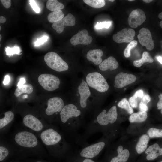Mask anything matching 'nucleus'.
<instances>
[{
    "mask_svg": "<svg viewBox=\"0 0 162 162\" xmlns=\"http://www.w3.org/2000/svg\"><path fill=\"white\" fill-rule=\"evenodd\" d=\"M15 159L21 161L30 157L41 158L47 156L42 142L34 132L24 128L14 131L8 140Z\"/></svg>",
    "mask_w": 162,
    "mask_h": 162,
    "instance_id": "f257e3e1",
    "label": "nucleus"
},
{
    "mask_svg": "<svg viewBox=\"0 0 162 162\" xmlns=\"http://www.w3.org/2000/svg\"><path fill=\"white\" fill-rule=\"evenodd\" d=\"M35 134L50 155L58 158L64 154L66 146L63 137L52 125Z\"/></svg>",
    "mask_w": 162,
    "mask_h": 162,
    "instance_id": "f03ea898",
    "label": "nucleus"
},
{
    "mask_svg": "<svg viewBox=\"0 0 162 162\" xmlns=\"http://www.w3.org/2000/svg\"><path fill=\"white\" fill-rule=\"evenodd\" d=\"M88 85L100 92L107 91L109 85L104 77L100 73L94 72L88 74L86 77Z\"/></svg>",
    "mask_w": 162,
    "mask_h": 162,
    "instance_id": "7ed1b4c3",
    "label": "nucleus"
},
{
    "mask_svg": "<svg viewBox=\"0 0 162 162\" xmlns=\"http://www.w3.org/2000/svg\"><path fill=\"white\" fill-rule=\"evenodd\" d=\"M44 60L49 67L56 71H65L68 69V64L55 52L47 53L44 56Z\"/></svg>",
    "mask_w": 162,
    "mask_h": 162,
    "instance_id": "20e7f679",
    "label": "nucleus"
},
{
    "mask_svg": "<svg viewBox=\"0 0 162 162\" xmlns=\"http://www.w3.org/2000/svg\"><path fill=\"white\" fill-rule=\"evenodd\" d=\"M63 100L59 97H55L50 98L47 101V106L44 110L46 122L50 124L51 117L57 112H60L64 106Z\"/></svg>",
    "mask_w": 162,
    "mask_h": 162,
    "instance_id": "39448f33",
    "label": "nucleus"
},
{
    "mask_svg": "<svg viewBox=\"0 0 162 162\" xmlns=\"http://www.w3.org/2000/svg\"><path fill=\"white\" fill-rule=\"evenodd\" d=\"M40 85L45 90L53 91L59 88L60 80L57 77L50 74H42L38 78Z\"/></svg>",
    "mask_w": 162,
    "mask_h": 162,
    "instance_id": "423d86ee",
    "label": "nucleus"
},
{
    "mask_svg": "<svg viewBox=\"0 0 162 162\" xmlns=\"http://www.w3.org/2000/svg\"><path fill=\"white\" fill-rule=\"evenodd\" d=\"M80 114V111L75 105L68 104L64 106L60 112L61 122L63 125H65L70 118L79 116Z\"/></svg>",
    "mask_w": 162,
    "mask_h": 162,
    "instance_id": "0eeeda50",
    "label": "nucleus"
},
{
    "mask_svg": "<svg viewBox=\"0 0 162 162\" xmlns=\"http://www.w3.org/2000/svg\"><path fill=\"white\" fill-rule=\"evenodd\" d=\"M14 158V152L8 140L0 135V162H5L10 158Z\"/></svg>",
    "mask_w": 162,
    "mask_h": 162,
    "instance_id": "6e6552de",
    "label": "nucleus"
},
{
    "mask_svg": "<svg viewBox=\"0 0 162 162\" xmlns=\"http://www.w3.org/2000/svg\"><path fill=\"white\" fill-rule=\"evenodd\" d=\"M105 145L103 142H99L92 144L83 149L80 152L81 157L89 159L97 156L103 149Z\"/></svg>",
    "mask_w": 162,
    "mask_h": 162,
    "instance_id": "1a4fd4ad",
    "label": "nucleus"
},
{
    "mask_svg": "<svg viewBox=\"0 0 162 162\" xmlns=\"http://www.w3.org/2000/svg\"><path fill=\"white\" fill-rule=\"evenodd\" d=\"M135 31L131 28H124L114 34L112 38L115 42L121 43L130 42L134 39Z\"/></svg>",
    "mask_w": 162,
    "mask_h": 162,
    "instance_id": "9d476101",
    "label": "nucleus"
},
{
    "mask_svg": "<svg viewBox=\"0 0 162 162\" xmlns=\"http://www.w3.org/2000/svg\"><path fill=\"white\" fill-rule=\"evenodd\" d=\"M146 19L144 12L140 9L137 8L131 12L128 19V22L130 27L135 28L142 24Z\"/></svg>",
    "mask_w": 162,
    "mask_h": 162,
    "instance_id": "9b49d317",
    "label": "nucleus"
},
{
    "mask_svg": "<svg viewBox=\"0 0 162 162\" xmlns=\"http://www.w3.org/2000/svg\"><path fill=\"white\" fill-rule=\"evenodd\" d=\"M137 38L140 43L145 46L148 50L151 51L154 49V45L149 29L145 28H141L139 31Z\"/></svg>",
    "mask_w": 162,
    "mask_h": 162,
    "instance_id": "f8f14e48",
    "label": "nucleus"
},
{
    "mask_svg": "<svg viewBox=\"0 0 162 162\" xmlns=\"http://www.w3.org/2000/svg\"><path fill=\"white\" fill-rule=\"evenodd\" d=\"M115 79L114 87L121 88L134 82L136 78L133 74L121 72L116 76Z\"/></svg>",
    "mask_w": 162,
    "mask_h": 162,
    "instance_id": "ddd939ff",
    "label": "nucleus"
},
{
    "mask_svg": "<svg viewBox=\"0 0 162 162\" xmlns=\"http://www.w3.org/2000/svg\"><path fill=\"white\" fill-rule=\"evenodd\" d=\"M76 19L75 16L70 13L68 14L65 16L60 20L53 23L52 25L53 28L59 34L63 31L64 26H73L75 24Z\"/></svg>",
    "mask_w": 162,
    "mask_h": 162,
    "instance_id": "4468645a",
    "label": "nucleus"
},
{
    "mask_svg": "<svg viewBox=\"0 0 162 162\" xmlns=\"http://www.w3.org/2000/svg\"><path fill=\"white\" fill-rule=\"evenodd\" d=\"M93 39L89 36L88 31L83 29L74 35L70 39L71 44L74 46L79 44H89L92 42Z\"/></svg>",
    "mask_w": 162,
    "mask_h": 162,
    "instance_id": "2eb2a0df",
    "label": "nucleus"
},
{
    "mask_svg": "<svg viewBox=\"0 0 162 162\" xmlns=\"http://www.w3.org/2000/svg\"><path fill=\"white\" fill-rule=\"evenodd\" d=\"M3 117L0 118V134L4 135L7 134L11 127L14 118V112L8 110L5 112Z\"/></svg>",
    "mask_w": 162,
    "mask_h": 162,
    "instance_id": "dca6fc26",
    "label": "nucleus"
},
{
    "mask_svg": "<svg viewBox=\"0 0 162 162\" xmlns=\"http://www.w3.org/2000/svg\"><path fill=\"white\" fill-rule=\"evenodd\" d=\"M78 91L80 94V103L81 106L83 108L87 106V100L90 96L91 93L88 85L84 80L82 81L78 88Z\"/></svg>",
    "mask_w": 162,
    "mask_h": 162,
    "instance_id": "f3484780",
    "label": "nucleus"
},
{
    "mask_svg": "<svg viewBox=\"0 0 162 162\" xmlns=\"http://www.w3.org/2000/svg\"><path fill=\"white\" fill-rule=\"evenodd\" d=\"M146 160H152L158 157L162 156V148H160L157 143H155L150 146L145 151Z\"/></svg>",
    "mask_w": 162,
    "mask_h": 162,
    "instance_id": "a211bd4d",
    "label": "nucleus"
},
{
    "mask_svg": "<svg viewBox=\"0 0 162 162\" xmlns=\"http://www.w3.org/2000/svg\"><path fill=\"white\" fill-rule=\"evenodd\" d=\"M118 154L112 157L110 162H127L130 156V152L127 149H123V146H119L117 149Z\"/></svg>",
    "mask_w": 162,
    "mask_h": 162,
    "instance_id": "6ab92c4d",
    "label": "nucleus"
},
{
    "mask_svg": "<svg viewBox=\"0 0 162 162\" xmlns=\"http://www.w3.org/2000/svg\"><path fill=\"white\" fill-rule=\"evenodd\" d=\"M103 54V52L100 49L91 50L88 52L86 57L88 60L93 62L94 64L100 65L102 62L101 57Z\"/></svg>",
    "mask_w": 162,
    "mask_h": 162,
    "instance_id": "aec40b11",
    "label": "nucleus"
},
{
    "mask_svg": "<svg viewBox=\"0 0 162 162\" xmlns=\"http://www.w3.org/2000/svg\"><path fill=\"white\" fill-rule=\"evenodd\" d=\"M118 66V64L116 59L113 57L110 56L102 62L99 67L101 70L104 71L108 69L111 71L116 69Z\"/></svg>",
    "mask_w": 162,
    "mask_h": 162,
    "instance_id": "412c9836",
    "label": "nucleus"
},
{
    "mask_svg": "<svg viewBox=\"0 0 162 162\" xmlns=\"http://www.w3.org/2000/svg\"><path fill=\"white\" fill-rule=\"evenodd\" d=\"M149 140L148 135L144 134L140 138L136 146V150L138 154H141L146 149Z\"/></svg>",
    "mask_w": 162,
    "mask_h": 162,
    "instance_id": "4be33fe9",
    "label": "nucleus"
},
{
    "mask_svg": "<svg viewBox=\"0 0 162 162\" xmlns=\"http://www.w3.org/2000/svg\"><path fill=\"white\" fill-rule=\"evenodd\" d=\"M147 118V113L146 111H140L132 114L129 117L131 123L141 122L145 121Z\"/></svg>",
    "mask_w": 162,
    "mask_h": 162,
    "instance_id": "5701e85b",
    "label": "nucleus"
},
{
    "mask_svg": "<svg viewBox=\"0 0 162 162\" xmlns=\"http://www.w3.org/2000/svg\"><path fill=\"white\" fill-rule=\"evenodd\" d=\"M153 62L154 60L149 53L147 51H145L142 54V58L140 60L134 61L133 62V64L134 66L139 68L145 63H151Z\"/></svg>",
    "mask_w": 162,
    "mask_h": 162,
    "instance_id": "b1692460",
    "label": "nucleus"
},
{
    "mask_svg": "<svg viewBox=\"0 0 162 162\" xmlns=\"http://www.w3.org/2000/svg\"><path fill=\"white\" fill-rule=\"evenodd\" d=\"M46 8L51 11H55L62 9L64 6L56 0H49L46 3Z\"/></svg>",
    "mask_w": 162,
    "mask_h": 162,
    "instance_id": "393cba45",
    "label": "nucleus"
},
{
    "mask_svg": "<svg viewBox=\"0 0 162 162\" xmlns=\"http://www.w3.org/2000/svg\"><path fill=\"white\" fill-rule=\"evenodd\" d=\"M64 15L61 10L52 11L48 14L47 19L48 21L51 23H54L58 22L64 17Z\"/></svg>",
    "mask_w": 162,
    "mask_h": 162,
    "instance_id": "a878e982",
    "label": "nucleus"
},
{
    "mask_svg": "<svg viewBox=\"0 0 162 162\" xmlns=\"http://www.w3.org/2000/svg\"><path fill=\"white\" fill-rule=\"evenodd\" d=\"M33 90V86L31 84H25L16 89L14 95L16 97H18L23 93L31 94Z\"/></svg>",
    "mask_w": 162,
    "mask_h": 162,
    "instance_id": "bb28decb",
    "label": "nucleus"
},
{
    "mask_svg": "<svg viewBox=\"0 0 162 162\" xmlns=\"http://www.w3.org/2000/svg\"><path fill=\"white\" fill-rule=\"evenodd\" d=\"M106 112V110H104L97 117V121L101 125H106L109 123V118Z\"/></svg>",
    "mask_w": 162,
    "mask_h": 162,
    "instance_id": "cd10ccee",
    "label": "nucleus"
},
{
    "mask_svg": "<svg viewBox=\"0 0 162 162\" xmlns=\"http://www.w3.org/2000/svg\"><path fill=\"white\" fill-rule=\"evenodd\" d=\"M83 2L87 5L95 8H101L105 5V2L104 0H84Z\"/></svg>",
    "mask_w": 162,
    "mask_h": 162,
    "instance_id": "c85d7f7f",
    "label": "nucleus"
},
{
    "mask_svg": "<svg viewBox=\"0 0 162 162\" xmlns=\"http://www.w3.org/2000/svg\"><path fill=\"white\" fill-rule=\"evenodd\" d=\"M109 118V123L112 124L117 120L118 114L116 106L112 107L106 113Z\"/></svg>",
    "mask_w": 162,
    "mask_h": 162,
    "instance_id": "c756f323",
    "label": "nucleus"
},
{
    "mask_svg": "<svg viewBox=\"0 0 162 162\" xmlns=\"http://www.w3.org/2000/svg\"><path fill=\"white\" fill-rule=\"evenodd\" d=\"M118 107L126 110L130 114H132L134 110L130 106L129 102L126 98H124L120 100L118 104Z\"/></svg>",
    "mask_w": 162,
    "mask_h": 162,
    "instance_id": "7c9ffc66",
    "label": "nucleus"
},
{
    "mask_svg": "<svg viewBox=\"0 0 162 162\" xmlns=\"http://www.w3.org/2000/svg\"><path fill=\"white\" fill-rule=\"evenodd\" d=\"M147 133L151 138L162 137V129L151 128L148 130Z\"/></svg>",
    "mask_w": 162,
    "mask_h": 162,
    "instance_id": "2f4dec72",
    "label": "nucleus"
},
{
    "mask_svg": "<svg viewBox=\"0 0 162 162\" xmlns=\"http://www.w3.org/2000/svg\"><path fill=\"white\" fill-rule=\"evenodd\" d=\"M5 50L6 55L8 56L9 57L15 54H20L21 52L20 47L16 46L12 47H5Z\"/></svg>",
    "mask_w": 162,
    "mask_h": 162,
    "instance_id": "473e14b6",
    "label": "nucleus"
},
{
    "mask_svg": "<svg viewBox=\"0 0 162 162\" xmlns=\"http://www.w3.org/2000/svg\"><path fill=\"white\" fill-rule=\"evenodd\" d=\"M137 42L136 40H133L130 43L124 51V55L126 57H129L130 56V51L131 49L135 47L137 45Z\"/></svg>",
    "mask_w": 162,
    "mask_h": 162,
    "instance_id": "72a5a7b5",
    "label": "nucleus"
},
{
    "mask_svg": "<svg viewBox=\"0 0 162 162\" xmlns=\"http://www.w3.org/2000/svg\"><path fill=\"white\" fill-rule=\"evenodd\" d=\"M111 24V22L110 21H105L102 22H98L95 26V28L97 29H101L104 28H107L110 27Z\"/></svg>",
    "mask_w": 162,
    "mask_h": 162,
    "instance_id": "f704fd0d",
    "label": "nucleus"
},
{
    "mask_svg": "<svg viewBox=\"0 0 162 162\" xmlns=\"http://www.w3.org/2000/svg\"><path fill=\"white\" fill-rule=\"evenodd\" d=\"M129 103L131 106L134 108H136L138 106V99L134 96L130 97L129 99Z\"/></svg>",
    "mask_w": 162,
    "mask_h": 162,
    "instance_id": "c9c22d12",
    "label": "nucleus"
},
{
    "mask_svg": "<svg viewBox=\"0 0 162 162\" xmlns=\"http://www.w3.org/2000/svg\"><path fill=\"white\" fill-rule=\"evenodd\" d=\"M48 38V37L46 36H44L41 38L38 39L34 43V46H39L43 44L46 41Z\"/></svg>",
    "mask_w": 162,
    "mask_h": 162,
    "instance_id": "e433bc0d",
    "label": "nucleus"
},
{
    "mask_svg": "<svg viewBox=\"0 0 162 162\" xmlns=\"http://www.w3.org/2000/svg\"><path fill=\"white\" fill-rule=\"evenodd\" d=\"M150 100L151 98L150 96L148 94H146L141 99L139 104L147 106V104L150 101Z\"/></svg>",
    "mask_w": 162,
    "mask_h": 162,
    "instance_id": "4c0bfd02",
    "label": "nucleus"
},
{
    "mask_svg": "<svg viewBox=\"0 0 162 162\" xmlns=\"http://www.w3.org/2000/svg\"><path fill=\"white\" fill-rule=\"evenodd\" d=\"M29 4L32 8L33 10L37 13L38 14L40 12V10L37 5L35 1L34 0H30Z\"/></svg>",
    "mask_w": 162,
    "mask_h": 162,
    "instance_id": "58836bf2",
    "label": "nucleus"
},
{
    "mask_svg": "<svg viewBox=\"0 0 162 162\" xmlns=\"http://www.w3.org/2000/svg\"><path fill=\"white\" fill-rule=\"evenodd\" d=\"M21 162H50L47 160L42 159L41 158H39L37 159H26L22 160H21Z\"/></svg>",
    "mask_w": 162,
    "mask_h": 162,
    "instance_id": "ea45409f",
    "label": "nucleus"
},
{
    "mask_svg": "<svg viewBox=\"0 0 162 162\" xmlns=\"http://www.w3.org/2000/svg\"><path fill=\"white\" fill-rule=\"evenodd\" d=\"M144 92L142 89H140L136 92L133 95L137 99H142L144 96Z\"/></svg>",
    "mask_w": 162,
    "mask_h": 162,
    "instance_id": "a19ab883",
    "label": "nucleus"
},
{
    "mask_svg": "<svg viewBox=\"0 0 162 162\" xmlns=\"http://www.w3.org/2000/svg\"><path fill=\"white\" fill-rule=\"evenodd\" d=\"M2 4L6 8H9L11 5V0H0Z\"/></svg>",
    "mask_w": 162,
    "mask_h": 162,
    "instance_id": "79ce46f5",
    "label": "nucleus"
},
{
    "mask_svg": "<svg viewBox=\"0 0 162 162\" xmlns=\"http://www.w3.org/2000/svg\"><path fill=\"white\" fill-rule=\"evenodd\" d=\"M159 100L157 104V107L158 109H162V94H160L158 96Z\"/></svg>",
    "mask_w": 162,
    "mask_h": 162,
    "instance_id": "37998d69",
    "label": "nucleus"
},
{
    "mask_svg": "<svg viewBox=\"0 0 162 162\" xmlns=\"http://www.w3.org/2000/svg\"><path fill=\"white\" fill-rule=\"evenodd\" d=\"M10 78L8 75H6L5 76L3 82V83L4 85L8 84L10 81Z\"/></svg>",
    "mask_w": 162,
    "mask_h": 162,
    "instance_id": "c03bdc74",
    "label": "nucleus"
},
{
    "mask_svg": "<svg viewBox=\"0 0 162 162\" xmlns=\"http://www.w3.org/2000/svg\"><path fill=\"white\" fill-rule=\"evenodd\" d=\"M26 82V81L25 78H22L20 79L19 81L18 82L17 86L18 87H20L24 85Z\"/></svg>",
    "mask_w": 162,
    "mask_h": 162,
    "instance_id": "a18cd8bd",
    "label": "nucleus"
},
{
    "mask_svg": "<svg viewBox=\"0 0 162 162\" xmlns=\"http://www.w3.org/2000/svg\"><path fill=\"white\" fill-rule=\"evenodd\" d=\"M6 21V19L5 17L2 16H0V23H4Z\"/></svg>",
    "mask_w": 162,
    "mask_h": 162,
    "instance_id": "49530a36",
    "label": "nucleus"
},
{
    "mask_svg": "<svg viewBox=\"0 0 162 162\" xmlns=\"http://www.w3.org/2000/svg\"><path fill=\"white\" fill-rule=\"evenodd\" d=\"M82 162H95L91 159L85 158L82 161Z\"/></svg>",
    "mask_w": 162,
    "mask_h": 162,
    "instance_id": "de8ad7c7",
    "label": "nucleus"
},
{
    "mask_svg": "<svg viewBox=\"0 0 162 162\" xmlns=\"http://www.w3.org/2000/svg\"><path fill=\"white\" fill-rule=\"evenodd\" d=\"M158 17L160 19H162V12L160 13L159 14ZM160 27L162 28V20L160 22Z\"/></svg>",
    "mask_w": 162,
    "mask_h": 162,
    "instance_id": "09e8293b",
    "label": "nucleus"
},
{
    "mask_svg": "<svg viewBox=\"0 0 162 162\" xmlns=\"http://www.w3.org/2000/svg\"><path fill=\"white\" fill-rule=\"evenodd\" d=\"M158 61L162 64V57L160 56H158L156 57Z\"/></svg>",
    "mask_w": 162,
    "mask_h": 162,
    "instance_id": "8fccbe9b",
    "label": "nucleus"
},
{
    "mask_svg": "<svg viewBox=\"0 0 162 162\" xmlns=\"http://www.w3.org/2000/svg\"><path fill=\"white\" fill-rule=\"evenodd\" d=\"M143 1L145 3H149L152 2L153 1V0H143Z\"/></svg>",
    "mask_w": 162,
    "mask_h": 162,
    "instance_id": "3c124183",
    "label": "nucleus"
},
{
    "mask_svg": "<svg viewBox=\"0 0 162 162\" xmlns=\"http://www.w3.org/2000/svg\"><path fill=\"white\" fill-rule=\"evenodd\" d=\"M10 162H21L20 161L14 159L13 160H11Z\"/></svg>",
    "mask_w": 162,
    "mask_h": 162,
    "instance_id": "603ef678",
    "label": "nucleus"
},
{
    "mask_svg": "<svg viewBox=\"0 0 162 162\" xmlns=\"http://www.w3.org/2000/svg\"><path fill=\"white\" fill-rule=\"evenodd\" d=\"M28 97V96L27 94L24 95L23 96V98H27Z\"/></svg>",
    "mask_w": 162,
    "mask_h": 162,
    "instance_id": "864d4df0",
    "label": "nucleus"
},
{
    "mask_svg": "<svg viewBox=\"0 0 162 162\" xmlns=\"http://www.w3.org/2000/svg\"><path fill=\"white\" fill-rule=\"evenodd\" d=\"M109 1L111 2H114L115 1L114 0H110Z\"/></svg>",
    "mask_w": 162,
    "mask_h": 162,
    "instance_id": "5fc2aeb1",
    "label": "nucleus"
},
{
    "mask_svg": "<svg viewBox=\"0 0 162 162\" xmlns=\"http://www.w3.org/2000/svg\"><path fill=\"white\" fill-rule=\"evenodd\" d=\"M1 38H2V36H1V34H0V41H1Z\"/></svg>",
    "mask_w": 162,
    "mask_h": 162,
    "instance_id": "6e6d98bb",
    "label": "nucleus"
},
{
    "mask_svg": "<svg viewBox=\"0 0 162 162\" xmlns=\"http://www.w3.org/2000/svg\"><path fill=\"white\" fill-rule=\"evenodd\" d=\"M128 1H134V0H129Z\"/></svg>",
    "mask_w": 162,
    "mask_h": 162,
    "instance_id": "4d7b16f0",
    "label": "nucleus"
},
{
    "mask_svg": "<svg viewBox=\"0 0 162 162\" xmlns=\"http://www.w3.org/2000/svg\"><path fill=\"white\" fill-rule=\"evenodd\" d=\"M160 112L162 114V109L161 110Z\"/></svg>",
    "mask_w": 162,
    "mask_h": 162,
    "instance_id": "13d9d810",
    "label": "nucleus"
},
{
    "mask_svg": "<svg viewBox=\"0 0 162 162\" xmlns=\"http://www.w3.org/2000/svg\"><path fill=\"white\" fill-rule=\"evenodd\" d=\"M1 30V26H0V30Z\"/></svg>",
    "mask_w": 162,
    "mask_h": 162,
    "instance_id": "bf43d9fd",
    "label": "nucleus"
},
{
    "mask_svg": "<svg viewBox=\"0 0 162 162\" xmlns=\"http://www.w3.org/2000/svg\"><path fill=\"white\" fill-rule=\"evenodd\" d=\"M159 162H162V161H160Z\"/></svg>",
    "mask_w": 162,
    "mask_h": 162,
    "instance_id": "052dcab7",
    "label": "nucleus"
}]
</instances>
